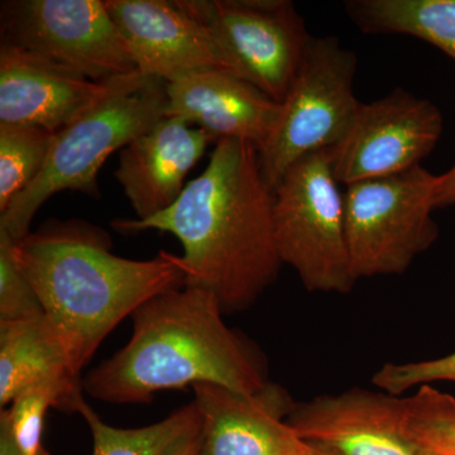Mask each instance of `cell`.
Returning a JSON list of instances; mask_svg holds the SVG:
<instances>
[{
	"mask_svg": "<svg viewBox=\"0 0 455 455\" xmlns=\"http://www.w3.org/2000/svg\"><path fill=\"white\" fill-rule=\"evenodd\" d=\"M274 191L259 152L242 140L217 142L208 167L188 182L178 202L148 220H116L123 233L160 230L181 242L185 286L212 293L224 315L252 307L276 281Z\"/></svg>",
	"mask_w": 455,
	"mask_h": 455,
	"instance_id": "1",
	"label": "cell"
},
{
	"mask_svg": "<svg viewBox=\"0 0 455 455\" xmlns=\"http://www.w3.org/2000/svg\"><path fill=\"white\" fill-rule=\"evenodd\" d=\"M223 316L215 296L197 287L155 296L132 315L127 346L86 374L84 391L113 405L151 403L157 392L200 383L259 391L268 381Z\"/></svg>",
	"mask_w": 455,
	"mask_h": 455,
	"instance_id": "3",
	"label": "cell"
},
{
	"mask_svg": "<svg viewBox=\"0 0 455 455\" xmlns=\"http://www.w3.org/2000/svg\"><path fill=\"white\" fill-rule=\"evenodd\" d=\"M439 381L455 382V353L427 361L386 363L372 377L377 388L394 396Z\"/></svg>",
	"mask_w": 455,
	"mask_h": 455,
	"instance_id": "24",
	"label": "cell"
},
{
	"mask_svg": "<svg viewBox=\"0 0 455 455\" xmlns=\"http://www.w3.org/2000/svg\"><path fill=\"white\" fill-rule=\"evenodd\" d=\"M434 208L442 209L455 204V164L443 175L436 176L434 188Z\"/></svg>",
	"mask_w": 455,
	"mask_h": 455,
	"instance_id": "25",
	"label": "cell"
},
{
	"mask_svg": "<svg viewBox=\"0 0 455 455\" xmlns=\"http://www.w3.org/2000/svg\"><path fill=\"white\" fill-rule=\"evenodd\" d=\"M211 29L236 76L283 103L313 36L287 0H175Z\"/></svg>",
	"mask_w": 455,
	"mask_h": 455,
	"instance_id": "8",
	"label": "cell"
},
{
	"mask_svg": "<svg viewBox=\"0 0 455 455\" xmlns=\"http://www.w3.org/2000/svg\"><path fill=\"white\" fill-rule=\"evenodd\" d=\"M166 116L184 119L212 140H247L259 152L271 139L281 103L252 84L218 68H205L167 83Z\"/></svg>",
	"mask_w": 455,
	"mask_h": 455,
	"instance_id": "15",
	"label": "cell"
},
{
	"mask_svg": "<svg viewBox=\"0 0 455 455\" xmlns=\"http://www.w3.org/2000/svg\"><path fill=\"white\" fill-rule=\"evenodd\" d=\"M116 77L92 82L46 57L2 42L0 123L59 133L100 104Z\"/></svg>",
	"mask_w": 455,
	"mask_h": 455,
	"instance_id": "14",
	"label": "cell"
},
{
	"mask_svg": "<svg viewBox=\"0 0 455 455\" xmlns=\"http://www.w3.org/2000/svg\"><path fill=\"white\" fill-rule=\"evenodd\" d=\"M416 455H439L436 453H434V451H429V449L419 447L418 453Z\"/></svg>",
	"mask_w": 455,
	"mask_h": 455,
	"instance_id": "28",
	"label": "cell"
},
{
	"mask_svg": "<svg viewBox=\"0 0 455 455\" xmlns=\"http://www.w3.org/2000/svg\"><path fill=\"white\" fill-rule=\"evenodd\" d=\"M357 57L335 37H313L271 139L259 152L263 179L272 191L293 164L337 145L357 112Z\"/></svg>",
	"mask_w": 455,
	"mask_h": 455,
	"instance_id": "7",
	"label": "cell"
},
{
	"mask_svg": "<svg viewBox=\"0 0 455 455\" xmlns=\"http://www.w3.org/2000/svg\"><path fill=\"white\" fill-rule=\"evenodd\" d=\"M212 140L208 133L184 119L164 116L122 149L114 178L136 220H148L178 202L185 178Z\"/></svg>",
	"mask_w": 455,
	"mask_h": 455,
	"instance_id": "16",
	"label": "cell"
},
{
	"mask_svg": "<svg viewBox=\"0 0 455 455\" xmlns=\"http://www.w3.org/2000/svg\"><path fill=\"white\" fill-rule=\"evenodd\" d=\"M4 44L22 47L95 83L137 73L101 0H18L2 5Z\"/></svg>",
	"mask_w": 455,
	"mask_h": 455,
	"instance_id": "9",
	"label": "cell"
},
{
	"mask_svg": "<svg viewBox=\"0 0 455 455\" xmlns=\"http://www.w3.org/2000/svg\"><path fill=\"white\" fill-rule=\"evenodd\" d=\"M202 423L188 431L184 438L179 440L164 455H199L202 448Z\"/></svg>",
	"mask_w": 455,
	"mask_h": 455,
	"instance_id": "26",
	"label": "cell"
},
{
	"mask_svg": "<svg viewBox=\"0 0 455 455\" xmlns=\"http://www.w3.org/2000/svg\"><path fill=\"white\" fill-rule=\"evenodd\" d=\"M346 11L359 31L412 36L455 60V0H350Z\"/></svg>",
	"mask_w": 455,
	"mask_h": 455,
	"instance_id": "18",
	"label": "cell"
},
{
	"mask_svg": "<svg viewBox=\"0 0 455 455\" xmlns=\"http://www.w3.org/2000/svg\"><path fill=\"white\" fill-rule=\"evenodd\" d=\"M277 252L310 292L348 293L355 280L347 241L344 196L328 149L293 164L274 191Z\"/></svg>",
	"mask_w": 455,
	"mask_h": 455,
	"instance_id": "5",
	"label": "cell"
},
{
	"mask_svg": "<svg viewBox=\"0 0 455 455\" xmlns=\"http://www.w3.org/2000/svg\"><path fill=\"white\" fill-rule=\"evenodd\" d=\"M55 134L23 124L0 123V212L31 187L49 158Z\"/></svg>",
	"mask_w": 455,
	"mask_h": 455,
	"instance_id": "20",
	"label": "cell"
},
{
	"mask_svg": "<svg viewBox=\"0 0 455 455\" xmlns=\"http://www.w3.org/2000/svg\"><path fill=\"white\" fill-rule=\"evenodd\" d=\"M92 430V455H164L188 431L202 423L196 403L181 407L164 420L137 429L104 423L86 403L80 410Z\"/></svg>",
	"mask_w": 455,
	"mask_h": 455,
	"instance_id": "19",
	"label": "cell"
},
{
	"mask_svg": "<svg viewBox=\"0 0 455 455\" xmlns=\"http://www.w3.org/2000/svg\"><path fill=\"white\" fill-rule=\"evenodd\" d=\"M436 176L412 169L347 185V241L355 280L407 271L439 235L433 218Z\"/></svg>",
	"mask_w": 455,
	"mask_h": 455,
	"instance_id": "6",
	"label": "cell"
},
{
	"mask_svg": "<svg viewBox=\"0 0 455 455\" xmlns=\"http://www.w3.org/2000/svg\"><path fill=\"white\" fill-rule=\"evenodd\" d=\"M166 85L139 71L116 77L100 104L53 136L44 170L3 212L0 230L13 241L25 238L42 204L61 191L99 199V171L109 156L166 116Z\"/></svg>",
	"mask_w": 455,
	"mask_h": 455,
	"instance_id": "4",
	"label": "cell"
},
{
	"mask_svg": "<svg viewBox=\"0 0 455 455\" xmlns=\"http://www.w3.org/2000/svg\"><path fill=\"white\" fill-rule=\"evenodd\" d=\"M289 423L311 444L335 455H416L405 429L403 398L364 388L296 403Z\"/></svg>",
	"mask_w": 455,
	"mask_h": 455,
	"instance_id": "13",
	"label": "cell"
},
{
	"mask_svg": "<svg viewBox=\"0 0 455 455\" xmlns=\"http://www.w3.org/2000/svg\"><path fill=\"white\" fill-rule=\"evenodd\" d=\"M137 71L172 83L194 71L235 65L208 27L167 0H104Z\"/></svg>",
	"mask_w": 455,
	"mask_h": 455,
	"instance_id": "12",
	"label": "cell"
},
{
	"mask_svg": "<svg viewBox=\"0 0 455 455\" xmlns=\"http://www.w3.org/2000/svg\"><path fill=\"white\" fill-rule=\"evenodd\" d=\"M443 128L438 108L403 89L361 103L343 139L328 149L335 179L347 187L420 166Z\"/></svg>",
	"mask_w": 455,
	"mask_h": 455,
	"instance_id": "10",
	"label": "cell"
},
{
	"mask_svg": "<svg viewBox=\"0 0 455 455\" xmlns=\"http://www.w3.org/2000/svg\"><path fill=\"white\" fill-rule=\"evenodd\" d=\"M51 407L56 409L55 397L49 391L35 390L20 395L0 412L20 454L49 455L42 447V431Z\"/></svg>",
	"mask_w": 455,
	"mask_h": 455,
	"instance_id": "23",
	"label": "cell"
},
{
	"mask_svg": "<svg viewBox=\"0 0 455 455\" xmlns=\"http://www.w3.org/2000/svg\"><path fill=\"white\" fill-rule=\"evenodd\" d=\"M202 418L199 455H319L289 423V392L267 382L254 394L200 383L193 387Z\"/></svg>",
	"mask_w": 455,
	"mask_h": 455,
	"instance_id": "11",
	"label": "cell"
},
{
	"mask_svg": "<svg viewBox=\"0 0 455 455\" xmlns=\"http://www.w3.org/2000/svg\"><path fill=\"white\" fill-rule=\"evenodd\" d=\"M403 403L410 439L434 453L455 455V398L425 385Z\"/></svg>",
	"mask_w": 455,
	"mask_h": 455,
	"instance_id": "21",
	"label": "cell"
},
{
	"mask_svg": "<svg viewBox=\"0 0 455 455\" xmlns=\"http://www.w3.org/2000/svg\"><path fill=\"white\" fill-rule=\"evenodd\" d=\"M13 254L77 374L125 317L187 278L181 257L123 259L104 230L83 220L50 221L13 241Z\"/></svg>",
	"mask_w": 455,
	"mask_h": 455,
	"instance_id": "2",
	"label": "cell"
},
{
	"mask_svg": "<svg viewBox=\"0 0 455 455\" xmlns=\"http://www.w3.org/2000/svg\"><path fill=\"white\" fill-rule=\"evenodd\" d=\"M44 315L37 292L14 259L13 239L0 230V323Z\"/></svg>",
	"mask_w": 455,
	"mask_h": 455,
	"instance_id": "22",
	"label": "cell"
},
{
	"mask_svg": "<svg viewBox=\"0 0 455 455\" xmlns=\"http://www.w3.org/2000/svg\"><path fill=\"white\" fill-rule=\"evenodd\" d=\"M0 455H22L12 439L7 423L2 418H0Z\"/></svg>",
	"mask_w": 455,
	"mask_h": 455,
	"instance_id": "27",
	"label": "cell"
},
{
	"mask_svg": "<svg viewBox=\"0 0 455 455\" xmlns=\"http://www.w3.org/2000/svg\"><path fill=\"white\" fill-rule=\"evenodd\" d=\"M35 390L49 391L56 410L68 414H80L86 403L82 377L46 315L0 323V406Z\"/></svg>",
	"mask_w": 455,
	"mask_h": 455,
	"instance_id": "17",
	"label": "cell"
},
{
	"mask_svg": "<svg viewBox=\"0 0 455 455\" xmlns=\"http://www.w3.org/2000/svg\"><path fill=\"white\" fill-rule=\"evenodd\" d=\"M315 447L317 448V451H319V455H335L334 453H331V451H326L324 448L317 447V445H315Z\"/></svg>",
	"mask_w": 455,
	"mask_h": 455,
	"instance_id": "29",
	"label": "cell"
}]
</instances>
